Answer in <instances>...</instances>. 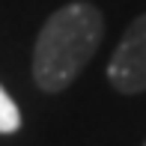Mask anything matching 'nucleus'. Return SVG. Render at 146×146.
<instances>
[{
  "instance_id": "f257e3e1",
  "label": "nucleus",
  "mask_w": 146,
  "mask_h": 146,
  "mask_svg": "<svg viewBox=\"0 0 146 146\" xmlns=\"http://www.w3.org/2000/svg\"><path fill=\"white\" fill-rule=\"evenodd\" d=\"M104 36V18L90 3H69L57 9L39 30L33 48V78L39 90H66L84 66L96 57Z\"/></svg>"
},
{
  "instance_id": "f03ea898",
  "label": "nucleus",
  "mask_w": 146,
  "mask_h": 146,
  "mask_svg": "<svg viewBox=\"0 0 146 146\" xmlns=\"http://www.w3.org/2000/svg\"><path fill=\"white\" fill-rule=\"evenodd\" d=\"M108 78L113 90L125 92V96L146 90V12L137 21H131L122 42L116 45L108 63Z\"/></svg>"
},
{
  "instance_id": "7ed1b4c3",
  "label": "nucleus",
  "mask_w": 146,
  "mask_h": 146,
  "mask_svg": "<svg viewBox=\"0 0 146 146\" xmlns=\"http://www.w3.org/2000/svg\"><path fill=\"white\" fill-rule=\"evenodd\" d=\"M21 128V110L9 98V92L0 87V134H15Z\"/></svg>"
},
{
  "instance_id": "20e7f679",
  "label": "nucleus",
  "mask_w": 146,
  "mask_h": 146,
  "mask_svg": "<svg viewBox=\"0 0 146 146\" xmlns=\"http://www.w3.org/2000/svg\"><path fill=\"white\" fill-rule=\"evenodd\" d=\"M143 146H146V143H143Z\"/></svg>"
}]
</instances>
